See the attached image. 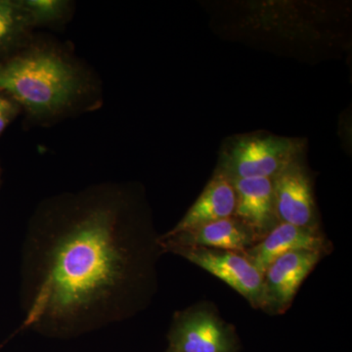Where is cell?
I'll use <instances>...</instances> for the list:
<instances>
[{"instance_id":"cell-1","label":"cell","mask_w":352,"mask_h":352,"mask_svg":"<svg viewBox=\"0 0 352 352\" xmlns=\"http://www.w3.org/2000/svg\"><path fill=\"white\" fill-rule=\"evenodd\" d=\"M132 193L103 183L43 201L22 256L21 330L69 340L127 318L150 248Z\"/></svg>"},{"instance_id":"cell-2","label":"cell","mask_w":352,"mask_h":352,"mask_svg":"<svg viewBox=\"0 0 352 352\" xmlns=\"http://www.w3.org/2000/svg\"><path fill=\"white\" fill-rule=\"evenodd\" d=\"M0 92L17 102L34 122H53L87 106L94 85L64 51L31 43L0 61Z\"/></svg>"},{"instance_id":"cell-3","label":"cell","mask_w":352,"mask_h":352,"mask_svg":"<svg viewBox=\"0 0 352 352\" xmlns=\"http://www.w3.org/2000/svg\"><path fill=\"white\" fill-rule=\"evenodd\" d=\"M303 147L300 139L263 133L240 136L226 146L219 170L230 179H273L285 168L298 162Z\"/></svg>"},{"instance_id":"cell-4","label":"cell","mask_w":352,"mask_h":352,"mask_svg":"<svg viewBox=\"0 0 352 352\" xmlns=\"http://www.w3.org/2000/svg\"><path fill=\"white\" fill-rule=\"evenodd\" d=\"M173 352H238V339L232 326L208 307L177 312L168 335Z\"/></svg>"},{"instance_id":"cell-5","label":"cell","mask_w":352,"mask_h":352,"mask_svg":"<svg viewBox=\"0 0 352 352\" xmlns=\"http://www.w3.org/2000/svg\"><path fill=\"white\" fill-rule=\"evenodd\" d=\"M173 252L219 278L244 296L252 307L263 309V274L242 252L206 248H182Z\"/></svg>"},{"instance_id":"cell-6","label":"cell","mask_w":352,"mask_h":352,"mask_svg":"<svg viewBox=\"0 0 352 352\" xmlns=\"http://www.w3.org/2000/svg\"><path fill=\"white\" fill-rule=\"evenodd\" d=\"M325 252L296 251L275 259L263 274V310L283 314Z\"/></svg>"},{"instance_id":"cell-7","label":"cell","mask_w":352,"mask_h":352,"mask_svg":"<svg viewBox=\"0 0 352 352\" xmlns=\"http://www.w3.org/2000/svg\"><path fill=\"white\" fill-rule=\"evenodd\" d=\"M157 241L164 252H173L182 248H206L242 254L258 242L251 229L234 217L173 235L164 234Z\"/></svg>"},{"instance_id":"cell-8","label":"cell","mask_w":352,"mask_h":352,"mask_svg":"<svg viewBox=\"0 0 352 352\" xmlns=\"http://www.w3.org/2000/svg\"><path fill=\"white\" fill-rule=\"evenodd\" d=\"M278 222L300 227H317L316 208L309 177L298 162L273 178Z\"/></svg>"},{"instance_id":"cell-9","label":"cell","mask_w":352,"mask_h":352,"mask_svg":"<svg viewBox=\"0 0 352 352\" xmlns=\"http://www.w3.org/2000/svg\"><path fill=\"white\" fill-rule=\"evenodd\" d=\"M326 240L318 227H300L279 223L252 247L243 252L252 265L264 274L271 263L288 252L327 250Z\"/></svg>"},{"instance_id":"cell-10","label":"cell","mask_w":352,"mask_h":352,"mask_svg":"<svg viewBox=\"0 0 352 352\" xmlns=\"http://www.w3.org/2000/svg\"><path fill=\"white\" fill-rule=\"evenodd\" d=\"M232 180L236 194L234 217L249 227L258 241L277 226L273 179L237 178Z\"/></svg>"},{"instance_id":"cell-11","label":"cell","mask_w":352,"mask_h":352,"mask_svg":"<svg viewBox=\"0 0 352 352\" xmlns=\"http://www.w3.org/2000/svg\"><path fill=\"white\" fill-rule=\"evenodd\" d=\"M236 194L232 180L217 170L195 203L168 235L184 232L217 220L232 217Z\"/></svg>"},{"instance_id":"cell-12","label":"cell","mask_w":352,"mask_h":352,"mask_svg":"<svg viewBox=\"0 0 352 352\" xmlns=\"http://www.w3.org/2000/svg\"><path fill=\"white\" fill-rule=\"evenodd\" d=\"M32 29L22 0H0V61L28 45Z\"/></svg>"},{"instance_id":"cell-13","label":"cell","mask_w":352,"mask_h":352,"mask_svg":"<svg viewBox=\"0 0 352 352\" xmlns=\"http://www.w3.org/2000/svg\"><path fill=\"white\" fill-rule=\"evenodd\" d=\"M22 3L34 28L64 22L72 11L71 2L65 0H22Z\"/></svg>"},{"instance_id":"cell-14","label":"cell","mask_w":352,"mask_h":352,"mask_svg":"<svg viewBox=\"0 0 352 352\" xmlns=\"http://www.w3.org/2000/svg\"><path fill=\"white\" fill-rule=\"evenodd\" d=\"M22 112L19 104L11 97L0 92V136Z\"/></svg>"},{"instance_id":"cell-15","label":"cell","mask_w":352,"mask_h":352,"mask_svg":"<svg viewBox=\"0 0 352 352\" xmlns=\"http://www.w3.org/2000/svg\"><path fill=\"white\" fill-rule=\"evenodd\" d=\"M0 182H1V170H0Z\"/></svg>"},{"instance_id":"cell-16","label":"cell","mask_w":352,"mask_h":352,"mask_svg":"<svg viewBox=\"0 0 352 352\" xmlns=\"http://www.w3.org/2000/svg\"><path fill=\"white\" fill-rule=\"evenodd\" d=\"M164 352H173V351H170V349H168V351H164Z\"/></svg>"}]
</instances>
